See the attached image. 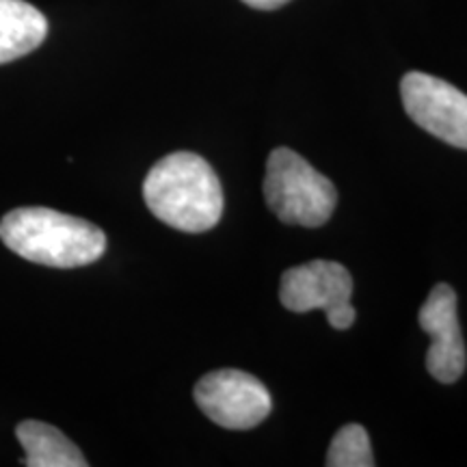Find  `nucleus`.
<instances>
[{"label":"nucleus","instance_id":"nucleus-8","mask_svg":"<svg viewBox=\"0 0 467 467\" xmlns=\"http://www.w3.org/2000/svg\"><path fill=\"white\" fill-rule=\"evenodd\" d=\"M48 20L25 0H0V66L31 55L44 44Z\"/></svg>","mask_w":467,"mask_h":467},{"label":"nucleus","instance_id":"nucleus-10","mask_svg":"<svg viewBox=\"0 0 467 467\" xmlns=\"http://www.w3.org/2000/svg\"><path fill=\"white\" fill-rule=\"evenodd\" d=\"M327 465L329 467H372L370 437L361 424H347L337 431L327 451Z\"/></svg>","mask_w":467,"mask_h":467},{"label":"nucleus","instance_id":"nucleus-1","mask_svg":"<svg viewBox=\"0 0 467 467\" xmlns=\"http://www.w3.org/2000/svg\"><path fill=\"white\" fill-rule=\"evenodd\" d=\"M143 200L156 219L189 234L213 230L223 214V189L206 159L173 151L150 169Z\"/></svg>","mask_w":467,"mask_h":467},{"label":"nucleus","instance_id":"nucleus-5","mask_svg":"<svg viewBox=\"0 0 467 467\" xmlns=\"http://www.w3.org/2000/svg\"><path fill=\"white\" fill-rule=\"evenodd\" d=\"M192 399L214 424L230 431H247L265 422L273 400L260 379L234 368L208 372L197 381Z\"/></svg>","mask_w":467,"mask_h":467},{"label":"nucleus","instance_id":"nucleus-6","mask_svg":"<svg viewBox=\"0 0 467 467\" xmlns=\"http://www.w3.org/2000/svg\"><path fill=\"white\" fill-rule=\"evenodd\" d=\"M407 115L433 137L467 150V96L457 87L424 72H409L400 80Z\"/></svg>","mask_w":467,"mask_h":467},{"label":"nucleus","instance_id":"nucleus-11","mask_svg":"<svg viewBox=\"0 0 467 467\" xmlns=\"http://www.w3.org/2000/svg\"><path fill=\"white\" fill-rule=\"evenodd\" d=\"M243 3L249 5V7H254V9L271 11V9L284 7V5L290 3V0H243Z\"/></svg>","mask_w":467,"mask_h":467},{"label":"nucleus","instance_id":"nucleus-9","mask_svg":"<svg viewBox=\"0 0 467 467\" xmlns=\"http://www.w3.org/2000/svg\"><path fill=\"white\" fill-rule=\"evenodd\" d=\"M16 437L25 448L28 467H85L89 465L74 441L61 431L39 420H25L16 426Z\"/></svg>","mask_w":467,"mask_h":467},{"label":"nucleus","instance_id":"nucleus-3","mask_svg":"<svg viewBox=\"0 0 467 467\" xmlns=\"http://www.w3.org/2000/svg\"><path fill=\"white\" fill-rule=\"evenodd\" d=\"M262 189L268 208L288 225H325L337 203L334 182L288 148L271 151Z\"/></svg>","mask_w":467,"mask_h":467},{"label":"nucleus","instance_id":"nucleus-4","mask_svg":"<svg viewBox=\"0 0 467 467\" xmlns=\"http://www.w3.org/2000/svg\"><path fill=\"white\" fill-rule=\"evenodd\" d=\"M353 277L337 262L314 260L307 265L292 266L279 282V299L290 312L306 314L312 309H325L327 320L334 329H348L355 323Z\"/></svg>","mask_w":467,"mask_h":467},{"label":"nucleus","instance_id":"nucleus-2","mask_svg":"<svg viewBox=\"0 0 467 467\" xmlns=\"http://www.w3.org/2000/svg\"><path fill=\"white\" fill-rule=\"evenodd\" d=\"M0 241L35 265L76 268L107 251V234L89 221L52 208H17L0 221Z\"/></svg>","mask_w":467,"mask_h":467},{"label":"nucleus","instance_id":"nucleus-7","mask_svg":"<svg viewBox=\"0 0 467 467\" xmlns=\"http://www.w3.org/2000/svg\"><path fill=\"white\" fill-rule=\"evenodd\" d=\"M418 323L431 337L426 370L440 383H457L465 372L467 353L457 314V292L452 285L437 284L420 307Z\"/></svg>","mask_w":467,"mask_h":467}]
</instances>
